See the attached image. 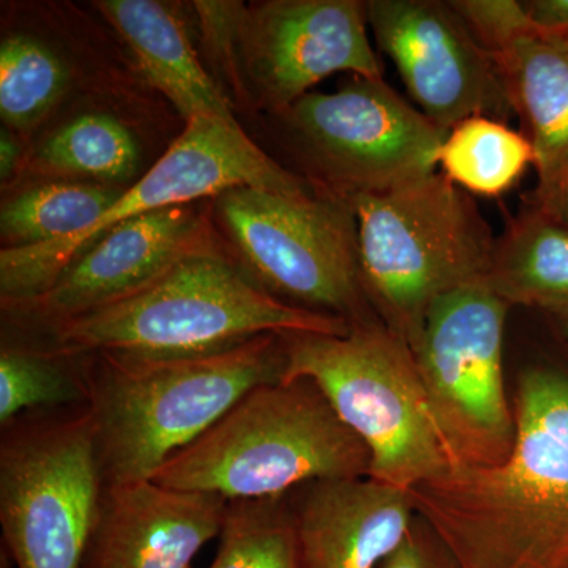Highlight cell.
I'll return each instance as SVG.
<instances>
[{
	"instance_id": "cell-23",
	"label": "cell",
	"mask_w": 568,
	"mask_h": 568,
	"mask_svg": "<svg viewBox=\"0 0 568 568\" xmlns=\"http://www.w3.org/2000/svg\"><path fill=\"white\" fill-rule=\"evenodd\" d=\"M69 63L32 33L13 32L0 43V114L7 129L29 134L69 91Z\"/></svg>"
},
{
	"instance_id": "cell-9",
	"label": "cell",
	"mask_w": 568,
	"mask_h": 568,
	"mask_svg": "<svg viewBox=\"0 0 568 568\" xmlns=\"http://www.w3.org/2000/svg\"><path fill=\"white\" fill-rule=\"evenodd\" d=\"M0 526L18 568H82L103 491L88 407L2 426Z\"/></svg>"
},
{
	"instance_id": "cell-21",
	"label": "cell",
	"mask_w": 568,
	"mask_h": 568,
	"mask_svg": "<svg viewBox=\"0 0 568 568\" xmlns=\"http://www.w3.org/2000/svg\"><path fill=\"white\" fill-rule=\"evenodd\" d=\"M121 186L50 181L37 183L6 201L0 211L3 248L65 241L93 226L118 203Z\"/></svg>"
},
{
	"instance_id": "cell-25",
	"label": "cell",
	"mask_w": 568,
	"mask_h": 568,
	"mask_svg": "<svg viewBox=\"0 0 568 568\" xmlns=\"http://www.w3.org/2000/svg\"><path fill=\"white\" fill-rule=\"evenodd\" d=\"M88 406L84 362L43 349L3 346L0 353V424L29 410Z\"/></svg>"
},
{
	"instance_id": "cell-30",
	"label": "cell",
	"mask_w": 568,
	"mask_h": 568,
	"mask_svg": "<svg viewBox=\"0 0 568 568\" xmlns=\"http://www.w3.org/2000/svg\"><path fill=\"white\" fill-rule=\"evenodd\" d=\"M22 159L20 136L9 129H2L0 132V178L2 182L17 173Z\"/></svg>"
},
{
	"instance_id": "cell-2",
	"label": "cell",
	"mask_w": 568,
	"mask_h": 568,
	"mask_svg": "<svg viewBox=\"0 0 568 568\" xmlns=\"http://www.w3.org/2000/svg\"><path fill=\"white\" fill-rule=\"evenodd\" d=\"M103 487L152 480L253 388L284 375L283 335L192 357H82Z\"/></svg>"
},
{
	"instance_id": "cell-29",
	"label": "cell",
	"mask_w": 568,
	"mask_h": 568,
	"mask_svg": "<svg viewBox=\"0 0 568 568\" xmlns=\"http://www.w3.org/2000/svg\"><path fill=\"white\" fill-rule=\"evenodd\" d=\"M523 3L544 39L568 41V0H528Z\"/></svg>"
},
{
	"instance_id": "cell-7",
	"label": "cell",
	"mask_w": 568,
	"mask_h": 568,
	"mask_svg": "<svg viewBox=\"0 0 568 568\" xmlns=\"http://www.w3.org/2000/svg\"><path fill=\"white\" fill-rule=\"evenodd\" d=\"M212 209L239 261L268 294L351 325L379 321L362 284L357 223L347 201L237 186L213 197Z\"/></svg>"
},
{
	"instance_id": "cell-8",
	"label": "cell",
	"mask_w": 568,
	"mask_h": 568,
	"mask_svg": "<svg viewBox=\"0 0 568 568\" xmlns=\"http://www.w3.org/2000/svg\"><path fill=\"white\" fill-rule=\"evenodd\" d=\"M237 186L287 196L313 194L308 182L271 159L239 123L219 119L185 123V130L162 159L140 181L123 190L118 203L88 231L52 244L2 248V310L24 304L50 290L78 256L119 224L174 205L213 200Z\"/></svg>"
},
{
	"instance_id": "cell-16",
	"label": "cell",
	"mask_w": 568,
	"mask_h": 568,
	"mask_svg": "<svg viewBox=\"0 0 568 568\" xmlns=\"http://www.w3.org/2000/svg\"><path fill=\"white\" fill-rule=\"evenodd\" d=\"M295 493L302 568H379L416 521L409 493L369 477L316 481Z\"/></svg>"
},
{
	"instance_id": "cell-20",
	"label": "cell",
	"mask_w": 568,
	"mask_h": 568,
	"mask_svg": "<svg viewBox=\"0 0 568 568\" xmlns=\"http://www.w3.org/2000/svg\"><path fill=\"white\" fill-rule=\"evenodd\" d=\"M140 166V148L132 132L102 112L78 115L50 134L29 159L32 174L55 181L119 186Z\"/></svg>"
},
{
	"instance_id": "cell-19",
	"label": "cell",
	"mask_w": 568,
	"mask_h": 568,
	"mask_svg": "<svg viewBox=\"0 0 568 568\" xmlns=\"http://www.w3.org/2000/svg\"><path fill=\"white\" fill-rule=\"evenodd\" d=\"M484 284L510 306L568 304V226L526 204L496 239Z\"/></svg>"
},
{
	"instance_id": "cell-1",
	"label": "cell",
	"mask_w": 568,
	"mask_h": 568,
	"mask_svg": "<svg viewBox=\"0 0 568 568\" xmlns=\"http://www.w3.org/2000/svg\"><path fill=\"white\" fill-rule=\"evenodd\" d=\"M517 440L503 465L458 466L410 489L458 568H568V376H519Z\"/></svg>"
},
{
	"instance_id": "cell-15",
	"label": "cell",
	"mask_w": 568,
	"mask_h": 568,
	"mask_svg": "<svg viewBox=\"0 0 568 568\" xmlns=\"http://www.w3.org/2000/svg\"><path fill=\"white\" fill-rule=\"evenodd\" d=\"M227 499L153 480L103 487L82 568H193Z\"/></svg>"
},
{
	"instance_id": "cell-31",
	"label": "cell",
	"mask_w": 568,
	"mask_h": 568,
	"mask_svg": "<svg viewBox=\"0 0 568 568\" xmlns=\"http://www.w3.org/2000/svg\"><path fill=\"white\" fill-rule=\"evenodd\" d=\"M545 313L552 317V321L558 324L559 331L568 339V304L552 306V308L545 310Z\"/></svg>"
},
{
	"instance_id": "cell-6",
	"label": "cell",
	"mask_w": 568,
	"mask_h": 568,
	"mask_svg": "<svg viewBox=\"0 0 568 568\" xmlns=\"http://www.w3.org/2000/svg\"><path fill=\"white\" fill-rule=\"evenodd\" d=\"M283 379L308 377L368 448V477L409 493L454 469L413 349L381 321L283 335Z\"/></svg>"
},
{
	"instance_id": "cell-18",
	"label": "cell",
	"mask_w": 568,
	"mask_h": 568,
	"mask_svg": "<svg viewBox=\"0 0 568 568\" xmlns=\"http://www.w3.org/2000/svg\"><path fill=\"white\" fill-rule=\"evenodd\" d=\"M95 7L125 41L145 80L173 102L185 123H237L233 104L204 69L173 9L155 0H100Z\"/></svg>"
},
{
	"instance_id": "cell-32",
	"label": "cell",
	"mask_w": 568,
	"mask_h": 568,
	"mask_svg": "<svg viewBox=\"0 0 568 568\" xmlns=\"http://www.w3.org/2000/svg\"><path fill=\"white\" fill-rule=\"evenodd\" d=\"M552 219L558 220V222L566 224L568 226V192L566 196L560 201L558 209H556L555 213H552Z\"/></svg>"
},
{
	"instance_id": "cell-22",
	"label": "cell",
	"mask_w": 568,
	"mask_h": 568,
	"mask_svg": "<svg viewBox=\"0 0 568 568\" xmlns=\"http://www.w3.org/2000/svg\"><path fill=\"white\" fill-rule=\"evenodd\" d=\"M437 166L458 189L496 197L508 192L534 166V149L525 133L507 123L474 115L448 132Z\"/></svg>"
},
{
	"instance_id": "cell-10",
	"label": "cell",
	"mask_w": 568,
	"mask_h": 568,
	"mask_svg": "<svg viewBox=\"0 0 568 568\" xmlns=\"http://www.w3.org/2000/svg\"><path fill=\"white\" fill-rule=\"evenodd\" d=\"M510 305L484 283L437 298L413 347L433 416L455 467L503 465L517 418L504 383V331Z\"/></svg>"
},
{
	"instance_id": "cell-17",
	"label": "cell",
	"mask_w": 568,
	"mask_h": 568,
	"mask_svg": "<svg viewBox=\"0 0 568 568\" xmlns=\"http://www.w3.org/2000/svg\"><path fill=\"white\" fill-rule=\"evenodd\" d=\"M497 63L534 149L528 204L552 215L568 192V41L525 37Z\"/></svg>"
},
{
	"instance_id": "cell-12",
	"label": "cell",
	"mask_w": 568,
	"mask_h": 568,
	"mask_svg": "<svg viewBox=\"0 0 568 568\" xmlns=\"http://www.w3.org/2000/svg\"><path fill=\"white\" fill-rule=\"evenodd\" d=\"M366 20L418 111L450 132L474 115L517 114L506 77L465 21L439 0H369Z\"/></svg>"
},
{
	"instance_id": "cell-11",
	"label": "cell",
	"mask_w": 568,
	"mask_h": 568,
	"mask_svg": "<svg viewBox=\"0 0 568 568\" xmlns=\"http://www.w3.org/2000/svg\"><path fill=\"white\" fill-rule=\"evenodd\" d=\"M282 115L316 170V192L347 203L436 173L448 134L386 81L369 78L310 92Z\"/></svg>"
},
{
	"instance_id": "cell-3",
	"label": "cell",
	"mask_w": 568,
	"mask_h": 568,
	"mask_svg": "<svg viewBox=\"0 0 568 568\" xmlns=\"http://www.w3.org/2000/svg\"><path fill=\"white\" fill-rule=\"evenodd\" d=\"M338 316L284 304L219 242L182 257L121 301L48 328L54 353L192 357L261 335L349 334Z\"/></svg>"
},
{
	"instance_id": "cell-14",
	"label": "cell",
	"mask_w": 568,
	"mask_h": 568,
	"mask_svg": "<svg viewBox=\"0 0 568 568\" xmlns=\"http://www.w3.org/2000/svg\"><path fill=\"white\" fill-rule=\"evenodd\" d=\"M215 242L211 213L200 205L148 213L103 235L39 297L3 312L50 328L136 293L182 257Z\"/></svg>"
},
{
	"instance_id": "cell-27",
	"label": "cell",
	"mask_w": 568,
	"mask_h": 568,
	"mask_svg": "<svg viewBox=\"0 0 568 568\" xmlns=\"http://www.w3.org/2000/svg\"><path fill=\"white\" fill-rule=\"evenodd\" d=\"M245 9L244 2H193V10L200 18L205 50L222 71L223 81H226L231 91L244 102H250L241 59V24Z\"/></svg>"
},
{
	"instance_id": "cell-13",
	"label": "cell",
	"mask_w": 568,
	"mask_h": 568,
	"mask_svg": "<svg viewBox=\"0 0 568 568\" xmlns=\"http://www.w3.org/2000/svg\"><path fill=\"white\" fill-rule=\"evenodd\" d=\"M241 59L250 102L280 115L339 71L383 80L366 2L358 0H268L246 7Z\"/></svg>"
},
{
	"instance_id": "cell-28",
	"label": "cell",
	"mask_w": 568,
	"mask_h": 568,
	"mask_svg": "<svg viewBox=\"0 0 568 568\" xmlns=\"http://www.w3.org/2000/svg\"><path fill=\"white\" fill-rule=\"evenodd\" d=\"M379 568H458V566L435 532L416 515V521L405 541L381 564Z\"/></svg>"
},
{
	"instance_id": "cell-24",
	"label": "cell",
	"mask_w": 568,
	"mask_h": 568,
	"mask_svg": "<svg viewBox=\"0 0 568 568\" xmlns=\"http://www.w3.org/2000/svg\"><path fill=\"white\" fill-rule=\"evenodd\" d=\"M209 568H302L290 496L227 500Z\"/></svg>"
},
{
	"instance_id": "cell-5",
	"label": "cell",
	"mask_w": 568,
	"mask_h": 568,
	"mask_svg": "<svg viewBox=\"0 0 568 568\" xmlns=\"http://www.w3.org/2000/svg\"><path fill=\"white\" fill-rule=\"evenodd\" d=\"M349 204L366 298L413 349L437 298L485 282L497 237L477 204L437 171Z\"/></svg>"
},
{
	"instance_id": "cell-4",
	"label": "cell",
	"mask_w": 568,
	"mask_h": 568,
	"mask_svg": "<svg viewBox=\"0 0 568 568\" xmlns=\"http://www.w3.org/2000/svg\"><path fill=\"white\" fill-rule=\"evenodd\" d=\"M368 448L308 377L253 388L152 477L224 499L287 496L316 481L369 474Z\"/></svg>"
},
{
	"instance_id": "cell-26",
	"label": "cell",
	"mask_w": 568,
	"mask_h": 568,
	"mask_svg": "<svg viewBox=\"0 0 568 568\" xmlns=\"http://www.w3.org/2000/svg\"><path fill=\"white\" fill-rule=\"evenodd\" d=\"M448 3L496 62L519 39H544L530 21L525 3L518 0H452Z\"/></svg>"
}]
</instances>
